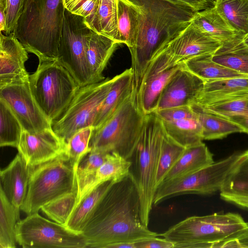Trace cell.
Masks as SVG:
<instances>
[{
	"instance_id": "9a60e30c",
	"label": "cell",
	"mask_w": 248,
	"mask_h": 248,
	"mask_svg": "<svg viewBox=\"0 0 248 248\" xmlns=\"http://www.w3.org/2000/svg\"><path fill=\"white\" fill-rule=\"evenodd\" d=\"M66 144L52 127L35 133L23 130L17 149L26 164L32 167L65 153Z\"/></svg>"
},
{
	"instance_id": "681fc988",
	"label": "cell",
	"mask_w": 248,
	"mask_h": 248,
	"mask_svg": "<svg viewBox=\"0 0 248 248\" xmlns=\"http://www.w3.org/2000/svg\"><path fill=\"white\" fill-rule=\"evenodd\" d=\"M6 1L0 0V31H5L6 26Z\"/></svg>"
},
{
	"instance_id": "e575fe53",
	"label": "cell",
	"mask_w": 248,
	"mask_h": 248,
	"mask_svg": "<svg viewBox=\"0 0 248 248\" xmlns=\"http://www.w3.org/2000/svg\"><path fill=\"white\" fill-rule=\"evenodd\" d=\"M96 32L120 44L117 0H100L96 15Z\"/></svg>"
},
{
	"instance_id": "d590c367",
	"label": "cell",
	"mask_w": 248,
	"mask_h": 248,
	"mask_svg": "<svg viewBox=\"0 0 248 248\" xmlns=\"http://www.w3.org/2000/svg\"><path fill=\"white\" fill-rule=\"evenodd\" d=\"M200 108L207 112L239 124L245 128L246 133L248 134V99L236 100Z\"/></svg>"
},
{
	"instance_id": "f907efd6",
	"label": "cell",
	"mask_w": 248,
	"mask_h": 248,
	"mask_svg": "<svg viewBox=\"0 0 248 248\" xmlns=\"http://www.w3.org/2000/svg\"><path fill=\"white\" fill-rule=\"evenodd\" d=\"M109 248H135L134 243H120L110 246Z\"/></svg>"
},
{
	"instance_id": "c3c4849f",
	"label": "cell",
	"mask_w": 248,
	"mask_h": 248,
	"mask_svg": "<svg viewBox=\"0 0 248 248\" xmlns=\"http://www.w3.org/2000/svg\"><path fill=\"white\" fill-rule=\"evenodd\" d=\"M187 5L197 12L212 8L215 6V0H171Z\"/></svg>"
},
{
	"instance_id": "1f68e13d",
	"label": "cell",
	"mask_w": 248,
	"mask_h": 248,
	"mask_svg": "<svg viewBox=\"0 0 248 248\" xmlns=\"http://www.w3.org/2000/svg\"><path fill=\"white\" fill-rule=\"evenodd\" d=\"M20 210L7 199L0 188V248L16 247V228L20 220Z\"/></svg>"
},
{
	"instance_id": "277c9868",
	"label": "cell",
	"mask_w": 248,
	"mask_h": 248,
	"mask_svg": "<svg viewBox=\"0 0 248 248\" xmlns=\"http://www.w3.org/2000/svg\"><path fill=\"white\" fill-rule=\"evenodd\" d=\"M165 134L162 121L155 112L145 114L140 140L129 159L132 163L129 173L139 193L141 219L146 226L154 205L157 170Z\"/></svg>"
},
{
	"instance_id": "816d5d0a",
	"label": "cell",
	"mask_w": 248,
	"mask_h": 248,
	"mask_svg": "<svg viewBox=\"0 0 248 248\" xmlns=\"http://www.w3.org/2000/svg\"><path fill=\"white\" fill-rule=\"evenodd\" d=\"M243 40H244V43L246 44V45L248 47V33L244 36Z\"/></svg>"
},
{
	"instance_id": "60d3db41",
	"label": "cell",
	"mask_w": 248,
	"mask_h": 248,
	"mask_svg": "<svg viewBox=\"0 0 248 248\" xmlns=\"http://www.w3.org/2000/svg\"><path fill=\"white\" fill-rule=\"evenodd\" d=\"M65 9L84 18L88 26L96 31V15L100 0H62Z\"/></svg>"
},
{
	"instance_id": "7bdbcfd3",
	"label": "cell",
	"mask_w": 248,
	"mask_h": 248,
	"mask_svg": "<svg viewBox=\"0 0 248 248\" xmlns=\"http://www.w3.org/2000/svg\"><path fill=\"white\" fill-rule=\"evenodd\" d=\"M155 112L161 120L174 121L197 117L196 112L190 105L171 107Z\"/></svg>"
},
{
	"instance_id": "836d02e7",
	"label": "cell",
	"mask_w": 248,
	"mask_h": 248,
	"mask_svg": "<svg viewBox=\"0 0 248 248\" xmlns=\"http://www.w3.org/2000/svg\"><path fill=\"white\" fill-rule=\"evenodd\" d=\"M23 130L10 108L0 98V146L17 148Z\"/></svg>"
},
{
	"instance_id": "f35d334b",
	"label": "cell",
	"mask_w": 248,
	"mask_h": 248,
	"mask_svg": "<svg viewBox=\"0 0 248 248\" xmlns=\"http://www.w3.org/2000/svg\"><path fill=\"white\" fill-rule=\"evenodd\" d=\"M220 192L248 194V150L242 152Z\"/></svg>"
},
{
	"instance_id": "ffe728a7",
	"label": "cell",
	"mask_w": 248,
	"mask_h": 248,
	"mask_svg": "<svg viewBox=\"0 0 248 248\" xmlns=\"http://www.w3.org/2000/svg\"><path fill=\"white\" fill-rule=\"evenodd\" d=\"M131 164L129 160L116 153H109L106 161L97 170L78 185L76 206L89 192L100 184L109 180L118 182L128 175Z\"/></svg>"
},
{
	"instance_id": "3957f363",
	"label": "cell",
	"mask_w": 248,
	"mask_h": 248,
	"mask_svg": "<svg viewBox=\"0 0 248 248\" xmlns=\"http://www.w3.org/2000/svg\"><path fill=\"white\" fill-rule=\"evenodd\" d=\"M64 9L62 0H26L12 33L39 62L58 59Z\"/></svg>"
},
{
	"instance_id": "ac0fdd59",
	"label": "cell",
	"mask_w": 248,
	"mask_h": 248,
	"mask_svg": "<svg viewBox=\"0 0 248 248\" xmlns=\"http://www.w3.org/2000/svg\"><path fill=\"white\" fill-rule=\"evenodd\" d=\"M243 99H248V76L205 81L190 104L205 108Z\"/></svg>"
},
{
	"instance_id": "7c38bea8",
	"label": "cell",
	"mask_w": 248,
	"mask_h": 248,
	"mask_svg": "<svg viewBox=\"0 0 248 248\" xmlns=\"http://www.w3.org/2000/svg\"><path fill=\"white\" fill-rule=\"evenodd\" d=\"M17 244L24 248H87L82 233L50 221L38 213L20 220L16 228Z\"/></svg>"
},
{
	"instance_id": "5bb4252c",
	"label": "cell",
	"mask_w": 248,
	"mask_h": 248,
	"mask_svg": "<svg viewBox=\"0 0 248 248\" xmlns=\"http://www.w3.org/2000/svg\"><path fill=\"white\" fill-rule=\"evenodd\" d=\"M221 44L201 32L190 22L160 50L167 54L171 64L175 66L196 56L213 54Z\"/></svg>"
},
{
	"instance_id": "ab89813d",
	"label": "cell",
	"mask_w": 248,
	"mask_h": 248,
	"mask_svg": "<svg viewBox=\"0 0 248 248\" xmlns=\"http://www.w3.org/2000/svg\"><path fill=\"white\" fill-rule=\"evenodd\" d=\"M93 130L92 126L82 128L74 134L67 142L65 153L76 171L81 160L91 151L89 142Z\"/></svg>"
},
{
	"instance_id": "44dd1931",
	"label": "cell",
	"mask_w": 248,
	"mask_h": 248,
	"mask_svg": "<svg viewBox=\"0 0 248 248\" xmlns=\"http://www.w3.org/2000/svg\"><path fill=\"white\" fill-rule=\"evenodd\" d=\"M131 68L114 77L111 88L100 106L93 125L101 126L120 107L131 93L134 86Z\"/></svg>"
},
{
	"instance_id": "7a4b0ae2",
	"label": "cell",
	"mask_w": 248,
	"mask_h": 248,
	"mask_svg": "<svg viewBox=\"0 0 248 248\" xmlns=\"http://www.w3.org/2000/svg\"><path fill=\"white\" fill-rule=\"evenodd\" d=\"M129 0L140 10L137 41L129 48L134 85L138 92L153 56L184 30L198 12L187 5L171 0Z\"/></svg>"
},
{
	"instance_id": "d6986e66",
	"label": "cell",
	"mask_w": 248,
	"mask_h": 248,
	"mask_svg": "<svg viewBox=\"0 0 248 248\" xmlns=\"http://www.w3.org/2000/svg\"><path fill=\"white\" fill-rule=\"evenodd\" d=\"M31 167L18 153L8 166L0 172V188L9 201L19 208L26 198Z\"/></svg>"
},
{
	"instance_id": "cb8c5ba5",
	"label": "cell",
	"mask_w": 248,
	"mask_h": 248,
	"mask_svg": "<svg viewBox=\"0 0 248 248\" xmlns=\"http://www.w3.org/2000/svg\"><path fill=\"white\" fill-rule=\"evenodd\" d=\"M214 162L213 154L202 141L186 147L163 182L197 171Z\"/></svg>"
},
{
	"instance_id": "484cf974",
	"label": "cell",
	"mask_w": 248,
	"mask_h": 248,
	"mask_svg": "<svg viewBox=\"0 0 248 248\" xmlns=\"http://www.w3.org/2000/svg\"><path fill=\"white\" fill-rule=\"evenodd\" d=\"M244 35L238 34L233 39L222 43L213 54V60L231 69L248 75V47Z\"/></svg>"
},
{
	"instance_id": "30bf717a",
	"label": "cell",
	"mask_w": 248,
	"mask_h": 248,
	"mask_svg": "<svg viewBox=\"0 0 248 248\" xmlns=\"http://www.w3.org/2000/svg\"><path fill=\"white\" fill-rule=\"evenodd\" d=\"M114 80L107 78L80 87L64 112L51 124L54 132L65 142L80 129L92 126L100 106Z\"/></svg>"
},
{
	"instance_id": "9c48e42d",
	"label": "cell",
	"mask_w": 248,
	"mask_h": 248,
	"mask_svg": "<svg viewBox=\"0 0 248 248\" xmlns=\"http://www.w3.org/2000/svg\"><path fill=\"white\" fill-rule=\"evenodd\" d=\"M242 154V152H235L197 171L163 182L156 188L154 205L182 194L208 195L220 191Z\"/></svg>"
},
{
	"instance_id": "f546056e",
	"label": "cell",
	"mask_w": 248,
	"mask_h": 248,
	"mask_svg": "<svg viewBox=\"0 0 248 248\" xmlns=\"http://www.w3.org/2000/svg\"><path fill=\"white\" fill-rule=\"evenodd\" d=\"M213 54L202 55L192 58L183 64V66L204 82L208 80L245 77L248 75L226 67L213 60Z\"/></svg>"
},
{
	"instance_id": "e0dca14e",
	"label": "cell",
	"mask_w": 248,
	"mask_h": 248,
	"mask_svg": "<svg viewBox=\"0 0 248 248\" xmlns=\"http://www.w3.org/2000/svg\"><path fill=\"white\" fill-rule=\"evenodd\" d=\"M204 83L202 79L182 64L165 87L156 110L190 105L203 88Z\"/></svg>"
},
{
	"instance_id": "b9f144b4",
	"label": "cell",
	"mask_w": 248,
	"mask_h": 248,
	"mask_svg": "<svg viewBox=\"0 0 248 248\" xmlns=\"http://www.w3.org/2000/svg\"><path fill=\"white\" fill-rule=\"evenodd\" d=\"M109 153L91 150L80 162L77 171V184L95 172L106 161Z\"/></svg>"
},
{
	"instance_id": "ba28073f",
	"label": "cell",
	"mask_w": 248,
	"mask_h": 248,
	"mask_svg": "<svg viewBox=\"0 0 248 248\" xmlns=\"http://www.w3.org/2000/svg\"><path fill=\"white\" fill-rule=\"evenodd\" d=\"M29 84L33 97L51 124L64 112L80 87L57 60L39 62L30 75Z\"/></svg>"
},
{
	"instance_id": "f6af8a7d",
	"label": "cell",
	"mask_w": 248,
	"mask_h": 248,
	"mask_svg": "<svg viewBox=\"0 0 248 248\" xmlns=\"http://www.w3.org/2000/svg\"><path fill=\"white\" fill-rule=\"evenodd\" d=\"M215 248H248V230L215 243L211 247Z\"/></svg>"
},
{
	"instance_id": "7dc6e473",
	"label": "cell",
	"mask_w": 248,
	"mask_h": 248,
	"mask_svg": "<svg viewBox=\"0 0 248 248\" xmlns=\"http://www.w3.org/2000/svg\"><path fill=\"white\" fill-rule=\"evenodd\" d=\"M220 197L226 202L248 209V194L220 192Z\"/></svg>"
},
{
	"instance_id": "4dcf8cb0",
	"label": "cell",
	"mask_w": 248,
	"mask_h": 248,
	"mask_svg": "<svg viewBox=\"0 0 248 248\" xmlns=\"http://www.w3.org/2000/svg\"><path fill=\"white\" fill-rule=\"evenodd\" d=\"M161 121L166 134L185 147L203 140L202 129L197 116L193 118Z\"/></svg>"
},
{
	"instance_id": "6da1fadb",
	"label": "cell",
	"mask_w": 248,
	"mask_h": 248,
	"mask_svg": "<svg viewBox=\"0 0 248 248\" xmlns=\"http://www.w3.org/2000/svg\"><path fill=\"white\" fill-rule=\"evenodd\" d=\"M82 234L87 247L96 248L159 236L141 220L139 193L130 173L107 191Z\"/></svg>"
},
{
	"instance_id": "ee69618b",
	"label": "cell",
	"mask_w": 248,
	"mask_h": 248,
	"mask_svg": "<svg viewBox=\"0 0 248 248\" xmlns=\"http://www.w3.org/2000/svg\"><path fill=\"white\" fill-rule=\"evenodd\" d=\"M6 26L5 35L13 32L22 12L26 0H6Z\"/></svg>"
},
{
	"instance_id": "d6a6232c",
	"label": "cell",
	"mask_w": 248,
	"mask_h": 248,
	"mask_svg": "<svg viewBox=\"0 0 248 248\" xmlns=\"http://www.w3.org/2000/svg\"><path fill=\"white\" fill-rule=\"evenodd\" d=\"M215 7L238 34L248 33V0H215Z\"/></svg>"
},
{
	"instance_id": "4316f807",
	"label": "cell",
	"mask_w": 248,
	"mask_h": 248,
	"mask_svg": "<svg viewBox=\"0 0 248 248\" xmlns=\"http://www.w3.org/2000/svg\"><path fill=\"white\" fill-rule=\"evenodd\" d=\"M191 22L201 32L221 43L233 39L238 34L215 7L198 12Z\"/></svg>"
},
{
	"instance_id": "7402d4cb",
	"label": "cell",
	"mask_w": 248,
	"mask_h": 248,
	"mask_svg": "<svg viewBox=\"0 0 248 248\" xmlns=\"http://www.w3.org/2000/svg\"><path fill=\"white\" fill-rule=\"evenodd\" d=\"M119 44L92 30L87 46V61L91 83L104 80L103 72Z\"/></svg>"
},
{
	"instance_id": "bcb514c9",
	"label": "cell",
	"mask_w": 248,
	"mask_h": 248,
	"mask_svg": "<svg viewBox=\"0 0 248 248\" xmlns=\"http://www.w3.org/2000/svg\"><path fill=\"white\" fill-rule=\"evenodd\" d=\"M135 248H171L174 245L165 238L157 237L143 239L134 242Z\"/></svg>"
},
{
	"instance_id": "2e32d148",
	"label": "cell",
	"mask_w": 248,
	"mask_h": 248,
	"mask_svg": "<svg viewBox=\"0 0 248 248\" xmlns=\"http://www.w3.org/2000/svg\"><path fill=\"white\" fill-rule=\"evenodd\" d=\"M28 51L13 33L0 37V88L29 80Z\"/></svg>"
},
{
	"instance_id": "603a6c76",
	"label": "cell",
	"mask_w": 248,
	"mask_h": 248,
	"mask_svg": "<svg viewBox=\"0 0 248 248\" xmlns=\"http://www.w3.org/2000/svg\"><path fill=\"white\" fill-rule=\"evenodd\" d=\"M182 64L159 72L144 75L137 93L140 108L144 114L155 112L161 93L167 83Z\"/></svg>"
},
{
	"instance_id": "8992f818",
	"label": "cell",
	"mask_w": 248,
	"mask_h": 248,
	"mask_svg": "<svg viewBox=\"0 0 248 248\" xmlns=\"http://www.w3.org/2000/svg\"><path fill=\"white\" fill-rule=\"evenodd\" d=\"M248 230V222L238 214L215 213L188 217L159 236L173 248H211L213 245Z\"/></svg>"
},
{
	"instance_id": "52a82bcc",
	"label": "cell",
	"mask_w": 248,
	"mask_h": 248,
	"mask_svg": "<svg viewBox=\"0 0 248 248\" xmlns=\"http://www.w3.org/2000/svg\"><path fill=\"white\" fill-rule=\"evenodd\" d=\"M73 192H78L77 171L65 152L31 167L27 195L20 210L28 215L38 213L46 204Z\"/></svg>"
},
{
	"instance_id": "8fae6325",
	"label": "cell",
	"mask_w": 248,
	"mask_h": 248,
	"mask_svg": "<svg viewBox=\"0 0 248 248\" xmlns=\"http://www.w3.org/2000/svg\"><path fill=\"white\" fill-rule=\"evenodd\" d=\"M91 31L83 17L64 9L57 61L80 87L91 83L86 55Z\"/></svg>"
},
{
	"instance_id": "8d00e7d4",
	"label": "cell",
	"mask_w": 248,
	"mask_h": 248,
	"mask_svg": "<svg viewBox=\"0 0 248 248\" xmlns=\"http://www.w3.org/2000/svg\"><path fill=\"white\" fill-rule=\"evenodd\" d=\"M185 148L165 133L162 143L157 170L156 188L163 181L166 175L178 160Z\"/></svg>"
},
{
	"instance_id": "74e56055",
	"label": "cell",
	"mask_w": 248,
	"mask_h": 248,
	"mask_svg": "<svg viewBox=\"0 0 248 248\" xmlns=\"http://www.w3.org/2000/svg\"><path fill=\"white\" fill-rule=\"evenodd\" d=\"M77 194L73 192L64 195L46 204L41 210L49 218L64 225L77 204Z\"/></svg>"
},
{
	"instance_id": "83f0119b",
	"label": "cell",
	"mask_w": 248,
	"mask_h": 248,
	"mask_svg": "<svg viewBox=\"0 0 248 248\" xmlns=\"http://www.w3.org/2000/svg\"><path fill=\"white\" fill-rule=\"evenodd\" d=\"M117 12L120 44L131 48L135 45L138 37L140 10L129 0H117Z\"/></svg>"
},
{
	"instance_id": "4fadbf2b",
	"label": "cell",
	"mask_w": 248,
	"mask_h": 248,
	"mask_svg": "<svg viewBox=\"0 0 248 248\" xmlns=\"http://www.w3.org/2000/svg\"><path fill=\"white\" fill-rule=\"evenodd\" d=\"M0 98L9 106L24 130L35 133L51 128L32 96L29 80L0 88Z\"/></svg>"
},
{
	"instance_id": "d4e9b609",
	"label": "cell",
	"mask_w": 248,
	"mask_h": 248,
	"mask_svg": "<svg viewBox=\"0 0 248 248\" xmlns=\"http://www.w3.org/2000/svg\"><path fill=\"white\" fill-rule=\"evenodd\" d=\"M115 182L114 180L106 181L89 192L75 207L64 226L73 232L82 233L99 203Z\"/></svg>"
},
{
	"instance_id": "5b68a950",
	"label": "cell",
	"mask_w": 248,
	"mask_h": 248,
	"mask_svg": "<svg viewBox=\"0 0 248 248\" xmlns=\"http://www.w3.org/2000/svg\"><path fill=\"white\" fill-rule=\"evenodd\" d=\"M145 115L134 86L115 112L101 126L93 128L89 142L91 150L115 153L129 160L140 140Z\"/></svg>"
},
{
	"instance_id": "f1b7e54d",
	"label": "cell",
	"mask_w": 248,
	"mask_h": 248,
	"mask_svg": "<svg viewBox=\"0 0 248 248\" xmlns=\"http://www.w3.org/2000/svg\"><path fill=\"white\" fill-rule=\"evenodd\" d=\"M190 106L196 112L201 125L202 140L219 139L233 133H246L245 128L237 124L207 112L195 104Z\"/></svg>"
}]
</instances>
